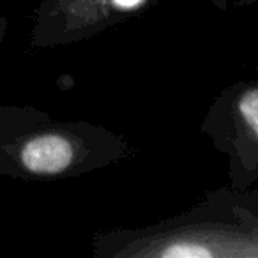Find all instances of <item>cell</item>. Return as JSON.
I'll return each instance as SVG.
<instances>
[{"instance_id": "obj_1", "label": "cell", "mask_w": 258, "mask_h": 258, "mask_svg": "<svg viewBox=\"0 0 258 258\" xmlns=\"http://www.w3.org/2000/svg\"><path fill=\"white\" fill-rule=\"evenodd\" d=\"M135 149L110 129L85 120L41 122L6 152L2 175L23 180L80 177L131 158Z\"/></svg>"}, {"instance_id": "obj_2", "label": "cell", "mask_w": 258, "mask_h": 258, "mask_svg": "<svg viewBox=\"0 0 258 258\" xmlns=\"http://www.w3.org/2000/svg\"><path fill=\"white\" fill-rule=\"evenodd\" d=\"M92 246L106 258H258V223L177 219L99 233Z\"/></svg>"}, {"instance_id": "obj_3", "label": "cell", "mask_w": 258, "mask_h": 258, "mask_svg": "<svg viewBox=\"0 0 258 258\" xmlns=\"http://www.w3.org/2000/svg\"><path fill=\"white\" fill-rule=\"evenodd\" d=\"M159 0H41L34 9L30 46H69L135 18Z\"/></svg>"}, {"instance_id": "obj_4", "label": "cell", "mask_w": 258, "mask_h": 258, "mask_svg": "<svg viewBox=\"0 0 258 258\" xmlns=\"http://www.w3.org/2000/svg\"><path fill=\"white\" fill-rule=\"evenodd\" d=\"M207 120L216 122V127L205 125L216 138V147L253 173L258 166V75L226 89L216 99Z\"/></svg>"}, {"instance_id": "obj_5", "label": "cell", "mask_w": 258, "mask_h": 258, "mask_svg": "<svg viewBox=\"0 0 258 258\" xmlns=\"http://www.w3.org/2000/svg\"><path fill=\"white\" fill-rule=\"evenodd\" d=\"M51 118L48 113L36 106H18V104H0V175L9 145L27 129Z\"/></svg>"}, {"instance_id": "obj_6", "label": "cell", "mask_w": 258, "mask_h": 258, "mask_svg": "<svg viewBox=\"0 0 258 258\" xmlns=\"http://www.w3.org/2000/svg\"><path fill=\"white\" fill-rule=\"evenodd\" d=\"M8 29H9V20L6 18V16L0 15V46H2V43H4Z\"/></svg>"}, {"instance_id": "obj_7", "label": "cell", "mask_w": 258, "mask_h": 258, "mask_svg": "<svg viewBox=\"0 0 258 258\" xmlns=\"http://www.w3.org/2000/svg\"><path fill=\"white\" fill-rule=\"evenodd\" d=\"M223 2H228V4L232 6H253V4H258V0H221V4Z\"/></svg>"}]
</instances>
